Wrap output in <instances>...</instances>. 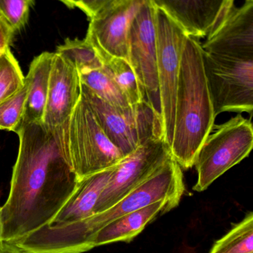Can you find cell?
Instances as JSON below:
<instances>
[{"label":"cell","mask_w":253,"mask_h":253,"mask_svg":"<svg viewBox=\"0 0 253 253\" xmlns=\"http://www.w3.org/2000/svg\"><path fill=\"white\" fill-rule=\"evenodd\" d=\"M103 67L131 105L141 103L145 99L144 90L138 77L128 61L119 58L102 59Z\"/></svg>","instance_id":"ffe728a7"},{"label":"cell","mask_w":253,"mask_h":253,"mask_svg":"<svg viewBox=\"0 0 253 253\" xmlns=\"http://www.w3.org/2000/svg\"><path fill=\"white\" fill-rule=\"evenodd\" d=\"M33 0H0V16L14 31L26 25Z\"/></svg>","instance_id":"cb8c5ba5"},{"label":"cell","mask_w":253,"mask_h":253,"mask_svg":"<svg viewBox=\"0 0 253 253\" xmlns=\"http://www.w3.org/2000/svg\"><path fill=\"white\" fill-rule=\"evenodd\" d=\"M53 56V53L44 52L34 58L30 65L25 77L28 84V96L21 124L43 122Z\"/></svg>","instance_id":"e0dca14e"},{"label":"cell","mask_w":253,"mask_h":253,"mask_svg":"<svg viewBox=\"0 0 253 253\" xmlns=\"http://www.w3.org/2000/svg\"><path fill=\"white\" fill-rule=\"evenodd\" d=\"M129 63L145 94V99L160 115L157 73L156 7L147 0L132 21L129 33ZM161 117V116H160Z\"/></svg>","instance_id":"30bf717a"},{"label":"cell","mask_w":253,"mask_h":253,"mask_svg":"<svg viewBox=\"0 0 253 253\" xmlns=\"http://www.w3.org/2000/svg\"><path fill=\"white\" fill-rule=\"evenodd\" d=\"M117 0H80L79 8L92 18Z\"/></svg>","instance_id":"d4e9b609"},{"label":"cell","mask_w":253,"mask_h":253,"mask_svg":"<svg viewBox=\"0 0 253 253\" xmlns=\"http://www.w3.org/2000/svg\"><path fill=\"white\" fill-rule=\"evenodd\" d=\"M209 253H253V212H247L242 221L233 224Z\"/></svg>","instance_id":"d6986e66"},{"label":"cell","mask_w":253,"mask_h":253,"mask_svg":"<svg viewBox=\"0 0 253 253\" xmlns=\"http://www.w3.org/2000/svg\"><path fill=\"white\" fill-rule=\"evenodd\" d=\"M81 96L105 135L123 156L133 153L151 138H163L161 117L147 101L123 109L114 108L82 84Z\"/></svg>","instance_id":"5b68a950"},{"label":"cell","mask_w":253,"mask_h":253,"mask_svg":"<svg viewBox=\"0 0 253 253\" xmlns=\"http://www.w3.org/2000/svg\"><path fill=\"white\" fill-rule=\"evenodd\" d=\"M15 32L0 16V57L10 49Z\"/></svg>","instance_id":"484cf974"},{"label":"cell","mask_w":253,"mask_h":253,"mask_svg":"<svg viewBox=\"0 0 253 253\" xmlns=\"http://www.w3.org/2000/svg\"><path fill=\"white\" fill-rule=\"evenodd\" d=\"M68 146L78 181L113 168L126 157L105 135L82 96L68 120Z\"/></svg>","instance_id":"8992f818"},{"label":"cell","mask_w":253,"mask_h":253,"mask_svg":"<svg viewBox=\"0 0 253 253\" xmlns=\"http://www.w3.org/2000/svg\"><path fill=\"white\" fill-rule=\"evenodd\" d=\"M1 207H0V245L3 243L2 242V221L1 216Z\"/></svg>","instance_id":"f1b7e54d"},{"label":"cell","mask_w":253,"mask_h":253,"mask_svg":"<svg viewBox=\"0 0 253 253\" xmlns=\"http://www.w3.org/2000/svg\"><path fill=\"white\" fill-rule=\"evenodd\" d=\"M114 167L88 175L79 181L69 200L49 225H62L93 215L98 199L106 186Z\"/></svg>","instance_id":"2e32d148"},{"label":"cell","mask_w":253,"mask_h":253,"mask_svg":"<svg viewBox=\"0 0 253 253\" xmlns=\"http://www.w3.org/2000/svg\"><path fill=\"white\" fill-rule=\"evenodd\" d=\"M215 117L202 44L198 39L187 36L181 56L170 147L172 159L182 169L194 165L198 151L212 130Z\"/></svg>","instance_id":"3957f363"},{"label":"cell","mask_w":253,"mask_h":253,"mask_svg":"<svg viewBox=\"0 0 253 253\" xmlns=\"http://www.w3.org/2000/svg\"><path fill=\"white\" fill-rule=\"evenodd\" d=\"M56 53L66 59L78 71L79 74L98 69L103 66V62L92 43L84 40H65L58 46Z\"/></svg>","instance_id":"44dd1931"},{"label":"cell","mask_w":253,"mask_h":253,"mask_svg":"<svg viewBox=\"0 0 253 253\" xmlns=\"http://www.w3.org/2000/svg\"><path fill=\"white\" fill-rule=\"evenodd\" d=\"M193 38L207 37L234 7L235 0H151Z\"/></svg>","instance_id":"5bb4252c"},{"label":"cell","mask_w":253,"mask_h":253,"mask_svg":"<svg viewBox=\"0 0 253 253\" xmlns=\"http://www.w3.org/2000/svg\"><path fill=\"white\" fill-rule=\"evenodd\" d=\"M147 0H117L90 19L86 38L101 59L129 62V33L132 21Z\"/></svg>","instance_id":"8fae6325"},{"label":"cell","mask_w":253,"mask_h":253,"mask_svg":"<svg viewBox=\"0 0 253 253\" xmlns=\"http://www.w3.org/2000/svg\"><path fill=\"white\" fill-rule=\"evenodd\" d=\"M253 147L251 120L238 115L212 130L201 146L195 159L198 178L193 190L203 192L230 168L242 162Z\"/></svg>","instance_id":"277c9868"},{"label":"cell","mask_w":253,"mask_h":253,"mask_svg":"<svg viewBox=\"0 0 253 253\" xmlns=\"http://www.w3.org/2000/svg\"><path fill=\"white\" fill-rule=\"evenodd\" d=\"M80 98L81 83L78 71L54 52L43 123L49 127L66 124Z\"/></svg>","instance_id":"4fadbf2b"},{"label":"cell","mask_w":253,"mask_h":253,"mask_svg":"<svg viewBox=\"0 0 253 253\" xmlns=\"http://www.w3.org/2000/svg\"><path fill=\"white\" fill-rule=\"evenodd\" d=\"M28 84L25 78V85L11 97L0 103V129L16 132L22 123Z\"/></svg>","instance_id":"603a6c76"},{"label":"cell","mask_w":253,"mask_h":253,"mask_svg":"<svg viewBox=\"0 0 253 253\" xmlns=\"http://www.w3.org/2000/svg\"><path fill=\"white\" fill-rule=\"evenodd\" d=\"M79 75L81 84L108 105L121 109L131 106L127 98L103 66Z\"/></svg>","instance_id":"ac0fdd59"},{"label":"cell","mask_w":253,"mask_h":253,"mask_svg":"<svg viewBox=\"0 0 253 253\" xmlns=\"http://www.w3.org/2000/svg\"><path fill=\"white\" fill-rule=\"evenodd\" d=\"M171 157L170 148L163 138H151L146 141L115 165L98 199L94 214L115 205Z\"/></svg>","instance_id":"9c48e42d"},{"label":"cell","mask_w":253,"mask_h":253,"mask_svg":"<svg viewBox=\"0 0 253 253\" xmlns=\"http://www.w3.org/2000/svg\"><path fill=\"white\" fill-rule=\"evenodd\" d=\"M68 124L22 123L15 132L19 152L8 198L1 207L4 243L50 224L75 190L79 181L70 161Z\"/></svg>","instance_id":"6da1fadb"},{"label":"cell","mask_w":253,"mask_h":253,"mask_svg":"<svg viewBox=\"0 0 253 253\" xmlns=\"http://www.w3.org/2000/svg\"><path fill=\"white\" fill-rule=\"evenodd\" d=\"M203 66L215 117L224 112L253 111V58L203 51Z\"/></svg>","instance_id":"52a82bcc"},{"label":"cell","mask_w":253,"mask_h":253,"mask_svg":"<svg viewBox=\"0 0 253 253\" xmlns=\"http://www.w3.org/2000/svg\"><path fill=\"white\" fill-rule=\"evenodd\" d=\"M202 44L206 53L253 58V0L233 7Z\"/></svg>","instance_id":"7c38bea8"},{"label":"cell","mask_w":253,"mask_h":253,"mask_svg":"<svg viewBox=\"0 0 253 253\" xmlns=\"http://www.w3.org/2000/svg\"><path fill=\"white\" fill-rule=\"evenodd\" d=\"M60 1L71 8L79 7V5H80V0H60Z\"/></svg>","instance_id":"83f0119b"},{"label":"cell","mask_w":253,"mask_h":253,"mask_svg":"<svg viewBox=\"0 0 253 253\" xmlns=\"http://www.w3.org/2000/svg\"><path fill=\"white\" fill-rule=\"evenodd\" d=\"M185 191L182 168L172 157L156 172L108 209L62 225H46L21 241L24 253H83L92 250L94 236L126 214L166 200L178 206Z\"/></svg>","instance_id":"7a4b0ae2"},{"label":"cell","mask_w":253,"mask_h":253,"mask_svg":"<svg viewBox=\"0 0 253 253\" xmlns=\"http://www.w3.org/2000/svg\"><path fill=\"white\" fill-rule=\"evenodd\" d=\"M163 10L156 7L157 73L163 139L172 145L175 124V102L181 56L187 37Z\"/></svg>","instance_id":"ba28073f"},{"label":"cell","mask_w":253,"mask_h":253,"mask_svg":"<svg viewBox=\"0 0 253 253\" xmlns=\"http://www.w3.org/2000/svg\"><path fill=\"white\" fill-rule=\"evenodd\" d=\"M0 253H21L19 250L10 243H4L0 245Z\"/></svg>","instance_id":"4316f807"},{"label":"cell","mask_w":253,"mask_h":253,"mask_svg":"<svg viewBox=\"0 0 253 253\" xmlns=\"http://www.w3.org/2000/svg\"><path fill=\"white\" fill-rule=\"evenodd\" d=\"M172 210L167 201L161 200L126 214L102 227L94 236L92 248L117 242L130 243L157 215Z\"/></svg>","instance_id":"9a60e30c"},{"label":"cell","mask_w":253,"mask_h":253,"mask_svg":"<svg viewBox=\"0 0 253 253\" xmlns=\"http://www.w3.org/2000/svg\"><path fill=\"white\" fill-rule=\"evenodd\" d=\"M25 78L17 60L8 49L0 57V103L24 87Z\"/></svg>","instance_id":"7402d4cb"}]
</instances>
